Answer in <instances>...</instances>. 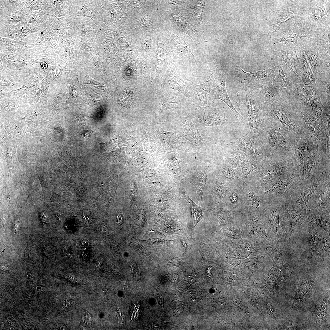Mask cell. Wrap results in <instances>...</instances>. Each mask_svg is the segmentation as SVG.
<instances>
[{"instance_id": "1", "label": "cell", "mask_w": 330, "mask_h": 330, "mask_svg": "<svg viewBox=\"0 0 330 330\" xmlns=\"http://www.w3.org/2000/svg\"><path fill=\"white\" fill-rule=\"evenodd\" d=\"M298 233L297 238L292 241L296 258L314 267L329 266L330 233L307 220Z\"/></svg>"}, {"instance_id": "2", "label": "cell", "mask_w": 330, "mask_h": 330, "mask_svg": "<svg viewBox=\"0 0 330 330\" xmlns=\"http://www.w3.org/2000/svg\"><path fill=\"white\" fill-rule=\"evenodd\" d=\"M300 138L280 123L265 116L255 142L269 158H292L296 141Z\"/></svg>"}, {"instance_id": "3", "label": "cell", "mask_w": 330, "mask_h": 330, "mask_svg": "<svg viewBox=\"0 0 330 330\" xmlns=\"http://www.w3.org/2000/svg\"><path fill=\"white\" fill-rule=\"evenodd\" d=\"M260 106L265 116L280 123L300 138H306L310 134L302 112L290 103L287 97L283 96L278 100L264 102Z\"/></svg>"}, {"instance_id": "4", "label": "cell", "mask_w": 330, "mask_h": 330, "mask_svg": "<svg viewBox=\"0 0 330 330\" xmlns=\"http://www.w3.org/2000/svg\"><path fill=\"white\" fill-rule=\"evenodd\" d=\"M317 150L306 157L300 167L297 170L293 169L296 174H299L303 181L315 174L325 170L329 166L330 147L327 148L317 139Z\"/></svg>"}, {"instance_id": "5", "label": "cell", "mask_w": 330, "mask_h": 330, "mask_svg": "<svg viewBox=\"0 0 330 330\" xmlns=\"http://www.w3.org/2000/svg\"><path fill=\"white\" fill-rule=\"evenodd\" d=\"M258 250L265 253L276 263L281 264L288 263L293 265L295 257L293 251L292 241H285L284 237L280 239L270 241L262 238L256 239Z\"/></svg>"}, {"instance_id": "6", "label": "cell", "mask_w": 330, "mask_h": 330, "mask_svg": "<svg viewBox=\"0 0 330 330\" xmlns=\"http://www.w3.org/2000/svg\"><path fill=\"white\" fill-rule=\"evenodd\" d=\"M294 210L288 211V206H283L280 210V213L283 218L281 227L282 235L285 241L290 240L291 235L298 232L303 222L307 220V211L303 206H297Z\"/></svg>"}, {"instance_id": "7", "label": "cell", "mask_w": 330, "mask_h": 330, "mask_svg": "<svg viewBox=\"0 0 330 330\" xmlns=\"http://www.w3.org/2000/svg\"><path fill=\"white\" fill-rule=\"evenodd\" d=\"M214 79L215 84L213 88V92L215 97L213 101L216 99L220 100L225 103L230 108L238 122L240 120L243 119V117L237 112L231 101L226 87V81L228 75L227 72L220 67L217 66L213 71Z\"/></svg>"}, {"instance_id": "8", "label": "cell", "mask_w": 330, "mask_h": 330, "mask_svg": "<svg viewBox=\"0 0 330 330\" xmlns=\"http://www.w3.org/2000/svg\"><path fill=\"white\" fill-rule=\"evenodd\" d=\"M245 93L246 99L244 104L250 128L249 132L251 138L255 141L264 121L265 116L260 105L255 101L250 95L246 92Z\"/></svg>"}, {"instance_id": "9", "label": "cell", "mask_w": 330, "mask_h": 330, "mask_svg": "<svg viewBox=\"0 0 330 330\" xmlns=\"http://www.w3.org/2000/svg\"><path fill=\"white\" fill-rule=\"evenodd\" d=\"M298 47H295L288 50L281 51H274L271 50L274 55L279 57L281 61L285 62L289 68L292 79L296 82L303 84V63L298 57Z\"/></svg>"}, {"instance_id": "10", "label": "cell", "mask_w": 330, "mask_h": 330, "mask_svg": "<svg viewBox=\"0 0 330 330\" xmlns=\"http://www.w3.org/2000/svg\"><path fill=\"white\" fill-rule=\"evenodd\" d=\"M177 117L183 124L186 137L191 143L194 154L197 157L200 149L207 143L202 138L198 131L195 116L193 114L185 117L179 115Z\"/></svg>"}, {"instance_id": "11", "label": "cell", "mask_w": 330, "mask_h": 330, "mask_svg": "<svg viewBox=\"0 0 330 330\" xmlns=\"http://www.w3.org/2000/svg\"><path fill=\"white\" fill-rule=\"evenodd\" d=\"M302 87L309 98L312 110V115L328 124L329 128V109L322 105L316 85L312 86L303 85Z\"/></svg>"}, {"instance_id": "12", "label": "cell", "mask_w": 330, "mask_h": 330, "mask_svg": "<svg viewBox=\"0 0 330 330\" xmlns=\"http://www.w3.org/2000/svg\"><path fill=\"white\" fill-rule=\"evenodd\" d=\"M235 68L238 76L248 86L266 83H274L276 76L275 68L251 72H245L238 66H236Z\"/></svg>"}, {"instance_id": "13", "label": "cell", "mask_w": 330, "mask_h": 330, "mask_svg": "<svg viewBox=\"0 0 330 330\" xmlns=\"http://www.w3.org/2000/svg\"><path fill=\"white\" fill-rule=\"evenodd\" d=\"M317 139L310 134L306 138L297 140L292 157L294 169L297 170L300 167L306 157L317 150Z\"/></svg>"}, {"instance_id": "14", "label": "cell", "mask_w": 330, "mask_h": 330, "mask_svg": "<svg viewBox=\"0 0 330 330\" xmlns=\"http://www.w3.org/2000/svg\"><path fill=\"white\" fill-rule=\"evenodd\" d=\"M194 114L197 122L203 127L223 126L229 123L227 122L220 110L214 107L200 106L198 112Z\"/></svg>"}, {"instance_id": "15", "label": "cell", "mask_w": 330, "mask_h": 330, "mask_svg": "<svg viewBox=\"0 0 330 330\" xmlns=\"http://www.w3.org/2000/svg\"><path fill=\"white\" fill-rule=\"evenodd\" d=\"M310 133L319 140L327 148L330 147V130L324 122L309 113H302Z\"/></svg>"}, {"instance_id": "16", "label": "cell", "mask_w": 330, "mask_h": 330, "mask_svg": "<svg viewBox=\"0 0 330 330\" xmlns=\"http://www.w3.org/2000/svg\"><path fill=\"white\" fill-rule=\"evenodd\" d=\"M303 85L294 80L291 83L288 97L290 103L302 113L312 114V110L308 96L303 89Z\"/></svg>"}, {"instance_id": "17", "label": "cell", "mask_w": 330, "mask_h": 330, "mask_svg": "<svg viewBox=\"0 0 330 330\" xmlns=\"http://www.w3.org/2000/svg\"><path fill=\"white\" fill-rule=\"evenodd\" d=\"M280 210L275 207L266 212L263 219L266 232L270 241L279 240L283 237L279 223Z\"/></svg>"}, {"instance_id": "18", "label": "cell", "mask_w": 330, "mask_h": 330, "mask_svg": "<svg viewBox=\"0 0 330 330\" xmlns=\"http://www.w3.org/2000/svg\"><path fill=\"white\" fill-rule=\"evenodd\" d=\"M232 143L239 146L246 156L255 162H262L266 156L260 147L251 139L248 132L244 136Z\"/></svg>"}, {"instance_id": "19", "label": "cell", "mask_w": 330, "mask_h": 330, "mask_svg": "<svg viewBox=\"0 0 330 330\" xmlns=\"http://www.w3.org/2000/svg\"><path fill=\"white\" fill-rule=\"evenodd\" d=\"M255 92L262 100V103L278 100L283 96L279 90L273 83L259 84L254 86H248Z\"/></svg>"}, {"instance_id": "20", "label": "cell", "mask_w": 330, "mask_h": 330, "mask_svg": "<svg viewBox=\"0 0 330 330\" xmlns=\"http://www.w3.org/2000/svg\"><path fill=\"white\" fill-rule=\"evenodd\" d=\"M279 72L274 82V85L279 90L283 96L288 98L290 87L293 80L290 72L282 64V61L279 63Z\"/></svg>"}, {"instance_id": "21", "label": "cell", "mask_w": 330, "mask_h": 330, "mask_svg": "<svg viewBox=\"0 0 330 330\" xmlns=\"http://www.w3.org/2000/svg\"><path fill=\"white\" fill-rule=\"evenodd\" d=\"M307 221L311 224L318 226L330 233L329 211L313 210L307 212Z\"/></svg>"}, {"instance_id": "22", "label": "cell", "mask_w": 330, "mask_h": 330, "mask_svg": "<svg viewBox=\"0 0 330 330\" xmlns=\"http://www.w3.org/2000/svg\"><path fill=\"white\" fill-rule=\"evenodd\" d=\"M167 84L169 89L177 90L188 98L190 97L191 93L188 85L180 78L174 65L169 69Z\"/></svg>"}, {"instance_id": "23", "label": "cell", "mask_w": 330, "mask_h": 330, "mask_svg": "<svg viewBox=\"0 0 330 330\" xmlns=\"http://www.w3.org/2000/svg\"><path fill=\"white\" fill-rule=\"evenodd\" d=\"M326 174V171L319 174L310 186L303 191L299 195L295 204L298 206H303L306 204L312 199L317 188L322 182Z\"/></svg>"}, {"instance_id": "24", "label": "cell", "mask_w": 330, "mask_h": 330, "mask_svg": "<svg viewBox=\"0 0 330 330\" xmlns=\"http://www.w3.org/2000/svg\"><path fill=\"white\" fill-rule=\"evenodd\" d=\"M215 84L213 78L204 83L200 84L192 85L191 88L197 94L200 106L207 105V100L211 91L213 89Z\"/></svg>"}, {"instance_id": "25", "label": "cell", "mask_w": 330, "mask_h": 330, "mask_svg": "<svg viewBox=\"0 0 330 330\" xmlns=\"http://www.w3.org/2000/svg\"><path fill=\"white\" fill-rule=\"evenodd\" d=\"M173 42L178 59L193 60L198 57L192 53L189 43L179 36L175 35Z\"/></svg>"}, {"instance_id": "26", "label": "cell", "mask_w": 330, "mask_h": 330, "mask_svg": "<svg viewBox=\"0 0 330 330\" xmlns=\"http://www.w3.org/2000/svg\"><path fill=\"white\" fill-rule=\"evenodd\" d=\"M328 76L325 75L324 78L319 77L316 79V85L319 92L321 99H323L324 107L329 109L330 76Z\"/></svg>"}, {"instance_id": "27", "label": "cell", "mask_w": 330, "mask_h": 330, "mask_svg": "<svg viewBox=\"0 0 330 330\" xmlns=\"http://www.w3.org/2000/svg\"><path fill=\"white\" fill-rule=\"evenodd\" d=\"M210 164H209L204 167L199 176L191 179L190 181V182L196 189V199L198 202H200L202 200L203 192L207 178V172Z\"/></svg>"}, {"instance_id": "28", "label": "cell", "mask_w": 330, "mask_h": 330, "mask_svg": "<svg viewBox=\"0 0 330 330\" xmlns=\"http://www.w3.org/2000/svg\"><path fill=\"white\" fill-rule=\"evenodd\" d=\"M228 148L226 151L228 159L232 165L236 166L244 160L246 156L244 152L238 146L230 142L227 144Z\"/></svg>"}, {"instance_id": "29", "label": "cell", "mask_w": 330, "mask_h": 330, "mask_svg": "<svg viewBox=\"0 0 330 330\" xmlns=\"http://www.w3.org/2000/svg\"><path fill=\"white\" fill-rule=\"evenodd\" d=\"M295 174L292 171V174L288 179L278 181L269 190L265 193L283 194L287 192L293 185V178Z\"/></svg>"}, {"instance_id": "30", "label": "cell", "mask_w": 330, "mask_h": 330, "mask_svg": "<svg viewBox=\"0 0 330 330\" xmlns=\"http://www.w3.org/2000/svg\"><path fill=\"white\" fill-rule=\"evenodd\" d=\"M181 191L184 198L189 203L191 208L193 225L195 227L199 221L203 218V214L201 207L195 204L189 197L185 189L183 187Z\"/></svg>"}, {"instance_id": "31", "label": "cell", "mask_w": 330, "mask_h": 330, "mask_svg": "<svg viewBox=\"0 0 330 330\" xmlns=\"http://www.w3.org/2000/svg\"><path fill=\"white\" fill-rule=\"evenodd\" d=\"M173 17L175 22L181 30L190 35L194 41H198L197 34L183 17L177 15H174Z\"/></svg>"}, {"instance_id": "32", "label": "cell", "mask_w": 330, "mask_h": 330, "mask_svg": "<svg viewBox=\"0 0 330 330\" xmlns=\"http://www.w3.org/2000/svg\"><path fill=\"white\" fill-rule=\"evenodd\" d=\"M303 74L304 86H312L316 85V79L305 56L303 58Z\"/></svg>"}, {"instance_id": "33", "label": "cell", "mask_w": 330, "mask_h": 330, "mask_svg": "<svg viewBox=\"0 0 330 330\" xmlns=\"http://www.w3.org/2000/svg\"><path fill=\"white\" fill-rule=\"evenodd\" d=\"M179 106L180 103L176 98H165L160 101L159 111L162 113L171 108H178Z\"/></svg>"}, {"instance_id": "34", "label": "cell", "mask_w": 330, "mask_h": 330, "mask_svg": "<svg viewBox=\"0 0 330 330\" xmlns=\"http://www.w3.org/2000/svg\"><path fill=\"white\" fill-rule=\"evenodd\" d=\"M240 167L242 174L246 175L258 169V167L255 165L252 160L247 156L242 162Z\"/></svg>"}, {"instance_id": "35", "label": "cell", "mask_w": 330, "mask_h": 330, "mask_svg": "<svg viewBox=\"0 0 330 330\" xmlns=\"http://www.w3.org/2000/svg\"><path fill=\"white\" fill-rule=\"evenodd\" d=\"M330 181L329 179L324 185L319 194V205L320 207H324L330 201Z\"/></svg>"}, {"instance_id": "36", "label": "cell", "mask_w": 330, "mask_h": 330, "mask_svg": "<svg viewBox=\"0 0 330 330\" xmlns=\"http://www.w3.org/2000/svg\"><path fill=\"white\" fill-rule=\"evenodd\" d=\"M294 17L293 14L291 12H287L280 15L276 19L273 24V28L271 33H279V27L282 23L287 21L289 19Z\"/></svg>"}, {"instance_id": "37", "label": "cell", "mask_w": 330, "mask_h": 330, "mask_svg": "<svg viewBox=\"0 0 330 330\" xmlns=\"http://www.w3.org/2000/svg\"><path fill=\"white\" fill-rule=\"evenodd\" d=\"M300 37H301L300 35L297 34L289 32L286 35L281 38L273 39V45L279 42H284L286 45L290 42H292L294 43H295L297 42L299 38Z\"/></svg>"}, {"instance_id": "38", "label": "cell", "mask_w": 330, "mask_h": 330, "mask_svg": "<svg viewBox=\"0 0 330 330\" xmlns=\"http://www.w3.org/2000/svg\"><path fill=\"white\" fill-rule=\"evenodd\" d=\"M327 14V13L325 11L323 4L317 6L315 8L312 16L314 18L319 19L324 17V16H326Z\"/></svg>"}, {"instance_id": "39", "label": "cell", "mask_w": 330, "mask_h": 330, "mask_svg": "<svg viewBox=\"0 0 330 330\" xmlns=\"http://www.w3.org/2000/svg\"><path fill=\"white\" fill-rule=\"evenodd\" d=\"M213 274V270L211 267H209L207 270V276L208 279L211 280Z\"/></svg>"}, {"instance_id": "40", "label": "cell", "mask_w": 330, "mask_h": 330, "mask_svg": "<svg viewBox=\"0 0 330 330\" xmlns=\"http://www.w3.org/2000/svg\"><path fill=\"white\" fill-rule=\"evenodd\" d=\"M267 307H268V309L269 310V312H270L269 313L271 315V316L273 317L275 316L273 309L272 308V306L270 304L267 306Z\"/></svg>"}, {"instance_id": "41", "label": "cell", "mask_w": 330, "mask_h": 330, "mask_svg": "<svg viewBox=\"0 0 330 330\" xmlns=\"http://www.w3.org/2000/svg\"><path fill=\"white\" fill-rule=\"evenodd\" d=\"M14 233L16 232L17 229L19 225V222L18 220H16L14 224Z\"/></svg>"}, {"instance_id": "42", "label": "cell", "mask_w": 330, "mask_h": 330, "mask_svg": "<svg viewBox=\"0 0 330 330\" xmlns=\"http://www.w3.org/2000/svg\"><path fill=\"white\" fill-rule=\"evenodd\" d=\"M44 213L45 212L44 211L41 213V218L42 222H43V224L46 221V218H46V215H45Z\"/></svg>"}, {"instance_id": "43", "label": "cell", "mask_w": 330, "mask_h": 330, "mask_svg": "<svg viewBox=\"0 0 330 330\" xmlns=\"http://www.w3.org/2000/svg\"><path fill=\"white\" fill-rule=\"evenodd\" d=\"M9 264H6L5 265H3V266H2L1 267V270L2 271V270H4L6 269L9 266Z\"/></svg>"}, {"instance_id": "44", "label": "cell", "mask_w": 330, "mask_h": 330, "mask_svg": "<svg viewBox=\"0 0 330 330\" xmlns=\"http://www.w3.org/2000/svg\"><path fill=\"white\" fill-rule=\"evenodd\" d=\"M41 66L42 68L45 69L47 68V65L46 64L45 62H42L41 64Z\"/></svg>"}]
</instances>
